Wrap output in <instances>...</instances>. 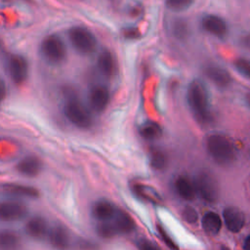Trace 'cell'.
I'll return each mask as SVG.
<instances>
[{
    "label": "cell",
    "instance_id": "6da1fadb",
    "mask_svg": "<svg viewBox=\"0 0 250 250\" xmlns=\"http://www.w3.org/2000/svg\"><path fill=\"white\" fill-rule=\"evenodd\" d=\"M187 100L189 108L198 123L207 124L211 120L208 92L200 80H193L189 83Z\"/></svg>",
    "mask_w": 250,
    "mask_h": 250
},
{
    "label": "cell",
    "instance_id": "7a4b0ae2",
    "mask_svg": "<svg viewBox=\"0 0 250 250\" xmlns=\"http://www.w3.org/2000/svg\"><path fill=\"white\" fill-rule=\"evenodd\" d=\"M207 151L212 159L222 166H229L236 158V151L233 144L225 136L213 134L206 141Z\"/></svg>",
    "mask_w": 250,
    "mask_h": 250
},
{
    "label": "cell",
    "instance_id": "3957f363",
    "mask_svg": "<svg viewBox=\"0 0 250 250\" xmlns=\"http://www.w3.org/2000/svg\"><path fill=\"white\" fill-rule=\"evenodd\" d=\"M63 113L66 119L77 128L87 129L92 125L90 112L75 96H68L63 105Z\"/></svg>",
    "mask_w": 250,
    "mask_h": 250
},
{
    "label": "cell",
    "instance_id": "277c9868",
    "mask_svg": "<svg viewBox=\"0 0 250 250\" xmlns=\"http://www.w3.org/2000/svg\"><path fill=\"white\" fill-rule=\"evenodd\" d=\"M68 38L72 47L82 55L92 54L96 50L97 39L87 27H71L68 30Z\"/></svg>",
    "mask_w": 250,
    "mask_h": 250
},
{
    "label": "cell",
    "instance_id": "5b68a950",
    "mask_svg": "<svg viewBox=\"0 0 250 250\" xmlns=\"http://www.w3.org/2000/svg\"><path fill=\"white\" fill-rule=\"evenodd\" d=\"M43 57L51 63H62L66 58V48L60 36L50 34L41 42L40 46Z\"/></svg>",
    "mask_w": 250,
    "mask_h": 250
},
{
    "label": "cell",
    "instance_id": "8992f818",
    "mask_svg": "<svg viewBox=\"0 0 250 250\" xmlns=\"http://www.w3.org/2000/svg\"><path fill=\"white\" fill-rule=\"evenodd\" d=\"M194 183L196 192L205 201L214 202L219 196V186L216 179L208 172L199 173Z\"/></svg>",
    "mask_w": 250,
    "mask_h": 250
},
{
    "label": "cell",
    "instance_id": "52a82bcc",
    "mask_svg": "<svg viewBox=\"0 0 250 250\" xmlns=\"http://www.w3.org/2000/svg\"><path fill=\"white\" fill-rule=\"evenodd\" d=\"M8 72L15 84H22L28 75V64L26 60L20 55H12L8 59Z\"/></svg>",
    "mask_w": 250,
    "mask_h": 250
},
{
    "label": "cell",
    "instance_id": "ba28073f",
    "mask_svg": "<svg viewBox=\"0 0 250 250\" xmlns=\"http://www.w3.org/2000/svg\"><path fill=\"white\" fill-rule=\"evenodd\" d=\"M27 215V207L18 201H1L0 202V221L16 222Z\"/></svg>",
    "mask_w": 250,
    "mask_h": 250
},
{
    "label": "cell",
    "instance_id": "9c48e42d",
    "mask_svg": "<svg viewBox=\"0 0 250 250\" xmlns=\"http://www.w3.org/2000/svg\"><path fill=\"white\" fill-rule=\"evenodd\" d=\"M223 220L227 229L231 232L240 231L245 224L244 213L235 206H228L224 209Z\"/></svg>",
    "mask_w": 250,
    "mask_h": 250
},
{
    "label": "cell",
    "instance_id": "30bf717a",
    "mask_svg": "<svg viewBox=\"0 0 250 250\" xmlns=\"http://www.w3.org/2000/svg\"><path fill=\"white\" fill-rule=\"evenodd\" d=\"M109 91L103 85H97L92 88L89 95V103L92 109L96 112H103L109 103Z\"/></svg>",
    "mask_w": 250,
    "mask_h": 250
},
{
    "label": "cell",
    "instance_id": "8fae6325",
    "mask_svg": "<svg viewBox=\"0 0 250 250\" xmlns=\"http://www.w3.org/2000/svg\"><path fill=\"white\" fill-rule=\"evenodd\" d=\"M204 30L217 37H224L228 32V25L224 19L216 15H206L201 21Z\"/></svg>",
    "mask_w": 250,
    "mask_h": 250
},
{
    "label": "cell",
    "instance_id": "7c38bea8",
    "mask_svg": "<svg viewBox=\"0 0 250 250\" xmlns=\"http://www.w3.org/2000/svg\"><path fill=\"white\" fill-rule=\"evenodd\" d=\"M107 221H109V223L111 224L116 235L131 232L135 229V223L133 219L123 210L117 209L114 216Z\"/></svg>",
    "mask_w": 250,
    "mask_h": 250
},
{
    "label": "cell",
    "instance_id": "4fadbf2b",
    "mask_svg": "<svg viewBox=\"0 0 250 250\" xmlns=\"http://www.w3.org/2000/svg\"><path fill=\"white\" fill-rule=\"evenodd\" d=\"M48 237L50 244L58 249H64L69 246L70 236L68 229L61 224L55 225L49 231Z\"/></svg>",
    "mask_w": 250,
    "mask_h": 250
},
{
    "label": "cell",
    "instance_id": "5bb4252c",
    "mask_svg": "<svg viewBox=\"0 0 250 250\" xmlns=\"http://www.w3.org/2000/svg\"><path fill=\"white\" fill-rule=\"evenodd\" d=\"M204 73L208 77V79L219 88L225 89L229 87L231 83L230 74L221 66L209 65L205 68Z\"/></svg>",
    "mask_w": 250,
    "mask_h": 250
},
{
    "label": "cell",
    "instance_id": "9a60e30c",
    "mask_svg": "<svg viewBox=\"0 0 250 250\" xmlns=\"http://www.w3.org/2000/svg\"><path fill=\"white\" fill-rule=\"evenodd\" d=\"M42 166L43 164L38 157L33 155H27L18 162L16 169L20 174L23 176L34 177L41 172Z\"/></svg>",
    "mask_w": 250,
    "mask_h": 250
},
{
    "label": "cell",
    "instance_id": "2e32d148",
    "mask_svg": "<svg viewBox=\"0 0 250 250\" xmlns=\"http://www.w3.org/2000/svg\"><path fill=\"white\" fill-rule=\"evenodd\" d=\"M25 231L34 239H42L48 234V223L43 217L34 216L26 222Z\"/></svg>",
    "mask_w": 250,
    "mask_h": 250
},
{
    "label": "cell",
    "instance_id": "e0dca14e",
    "mask_svg": "<svg viewBox=\"0 0 250 250\" xmlns=\"http://www.w3.org/2000/svg\"><path fill=\"white\" fill-rule=\"evenodd\" d=\"M2 190L11 195L21 196L27 198H37L39 197V190L31 186L15 184V183H7L2 185Z\"/></svg>",
    "mask_w": 250,
    "mask_h": 250
},
{
    "label": "cell",
    "instance_id": "ac0fdd59",
    "mask_svg": "<svg viewBox=\"0 0 250 250\" xmlns=\"http://www.w3.org/2000/svg\"><path fill=\"white\" fill-rule=\"evenodd\" d=\"M116 211L117 208L115 205L106 199H100L96 201L92 207V215L99 222L110 220Z\"/></svg>",
    "mask_w": 250,
    "mask_h": 250
},
{
    "label": "cell",
    "instance_id": "d6986e66",
    "mask_svg": "<svg viewBox=\"0 0 250 250\" xmlns=\"http://www.w3.org/2000/svg\"><path fill=\"white\" fill-rule=\"evenodd\" d=\"M100 72L105 77H111L116 70V63L113 55L108 50H103L97 61Z\"/></svg>",
    "mask_w": 250,
    "mask_h": 250
},
{
    "label": "cell",
    "instance_id": "ffe728a7",
    "mask_svg": "<svg viewBox=\"0 0 250 250\" xmlns=\"http://www.w3.org/2000/svg\"><path fill=\"white\" fill-rule=\"evenodd\" d=\"M201 226L207 234L217 235L222 229V219L217 213L209 211L203 215Z\"/></svg>",
    "mask_w": 250,
    "mask_h": 250
},
{
    "label": "cell",
    "instance_id": "44dd1931",
    "mask_svg": "<svg viewBox=\"0 0 250 250\" xmlns=\"http://www.w3.org/2000/svg\"><path fill=\"white\" fill-rule=\"evenodd\" d=\"M175 188L177 193L186 200H191L195 197L196 190L194 183L186 176H180L175 182Z\"/></svg>",
    "mask_w": 250,
    "mask_h": 250
},
{
    "label": "cell",
    "instance_id": "7402d4cb",
    "mask_svg": "<svg viewBox=\"0 0 250 250\" xmlns=\"http://www.w3.org/2000/svg\"><path fill=\"white\" fill-rule=\"evenodd\" d=\"M21 244L20 235L11 229L0 230V249H15Z\"/></svg>",
    "mask_w": 250,
    "mask_h": 250
},
{
    "label": "cell",
    "instance_id": "603a6c76",
    "mask_svg": "<svg viewBox=\"0 0 250 250\" xmlns=\"http://www.w3.org/2000/svg\"><path fill=\"white\" fill-rule=\"evenodd\" d=\"M140 135L146 140H155L161 136L162 130L154 121H146L139 128Z\"/></svg>",
    "mask_w": 250,
    "mask_h": 250
},
{
    "label": "cell",
    "instance_id": "cb8c5ba5",
    "mask_svg": "<svg viewBox=\"0 0 250 250\" xmlns=\"http://www.w3.org/2000/svg\"><path fill=\"white\" fill-rule=\"evenodd\" d=\"M136 193L142 197L143 199L153 202V203H159L161 201V197L158 194V192L151 187H147L145 185H136L134 187Z\"/></svg>",
    "mask_w": 250,
    "mask_h": 250
},
{
    "label": "cell",
    "instance_id": "d4e9b609",
    "mask_svg": "<svg viewBox=\"0 0 250 250\" xmlns=\"http://www.w3.org/2000/svg\"><path fill=\"white\" fill-rule=\"evenodd\" d=\"M193 2L194 0H165L167 8L175 12L187 10L193 4Z\"/></svg>",
    "mask_w": 250,
    "mask_h": 250
},
{
    "label": "cell",
    "instance_id": "484cf974",
    "mask_svg": "<svg viewBox=\"0 0 250 250\" xmlns=\"http://www.w3.org/2000/svg\"><path fill=\"white\" fill-rule=\"evenodd\" d=\"M235 69L243 76L250 79V60L248 59H237L234 62Z\"/></svg>",
    "mask_w": 250,
    "mask_h": 250
},
{
    "label": "cell",
    "instance_id": "4316f807",
    "mask_svg": "<svg viewBox=\"0 0 250 250\" xmlns=\"http://www.w3.org/2000/svg\"><path fill=\"white\" fill-rule=\"evenodd\" d=\"M166 157L163 154V152L159 151V150H155L152 152L151 154V166L154 169L157 170H161L166 166Z\"/></svg>",
    "mask_w": 250,
    "mask_h": 250
},
{
    "label": "cell",
    "instance_id": "83f0119b",
    "mask_svg": "<svg viewBox=\"0 0 250 250\" xmlns=\"http://www.w3.org/2000/svg\"><path fill=\"white\" fill-rule=\"evenodd\" d=\"M183 217H184L185 221H187L189 224H193V223L197 222V220H198L197 212L195 211L194 208H192L190 206H187L184 208Z\"/></svg>",
    "mask_w": 250,
    "mask_h": 250
},
{
    "label": "cell",
    "instance_id": "f1b7e54d",
    "mask_svg": "<svg viewBox=\"0 0 250 250\" xmlns=\"http://www.w3.org/2000/svg\"><path fill=\"white\" fill-rule=\"evenodd\" d=\"M174 33L179 38H185L188 34V26L185 21H178L174 24Z\"/></svg>",
    "mask_w": 250,
    "mask_h": 250
},
{
    "label": "cell",
    "instance_id": "f546056e",
    "mask_svg": "<svg viewBox=\"0 0 250 250\" xmlns=\"http://www.w3.org/2000/svg\"><path fill=\"white\" fill-rule=\"evenodd\" d=\"M157 229H158V231H159V234H160L162 240L167 244V246L170 247V248H172V249H177V248H178L177 245L174 243V241L172 240V238L167 234V232L164 230V229H163L161 226H158Z\"/></svg>",
    "mask_w": 250,
    "mask_h": 250
},
{
    "label": "cell",
    "instance_id": "4dcf8cb0",
    "mask_svg": "<svg viewBox=\"0 0 250 250\" xmlns=\"http://www.w3.org/2000/svg\"><path fill=\"white\" fill-rule=\"evenodd\" d=\"M137 246H138V248L143 249V250H155V249H158V246L155 243H153V242H151V241H149L147 239H145V238L139 239L137 241Z\"/></svg>",
    "mask_w": 250,
    "mask_h": 250
},
{
    "label": "cell",
    "instance_id": "1f68e13d",
    "mask_svg": "<svg viewBox=\"0 0 250 250\" xmlns=\"http://www.w3.org/2000/svg\"><path fill=\"white\" fill-rule=\"evenodd\" d=\"M123 34L126 38H129V39H136L140 36V32L137 28H134V27H129V28H126L124 31H123Z\"/></svg>",
    "mask_w": 250,
    "mask_h": 250
},
{
    "label": "cell",
    "instance_id": "d6a6232c",
    "mask_svg": "<svg viewBox=\"0 0 250 250\" xmlns=\"http://www.w3.org/2000/svg\"><path fill=\"white\" fill-rule=\"evenodd\" d=\"M7 95V87L4 80L0 77V102L5 99Z\"/></svg>",
    "mask_w": 250,
    "mask_h": 250
},
{
    "label": "cell",
    "instance_id": "836d02e7",
    "mask_svg": "<svg viewBox=\"0 0 250 250\" xmlns=\"http://www.w3.org/2000/svg\"><path fill=\"white\" fill-rule=\"evenodd\" d=\"M243 248L246 250H250V234L245 238L243 243Z\"/></svg>",
    "mask_w": 250,
    "mask_h": 250
},
{
    "label": "cell",
    "instance_id": "e575fe53",
    "mask_svg": "<svg viewBox=\"0 0 250 250\" xmlns=\"http://www.w3.org/2000/svg\"><path fill=\"white\" fill-rule=\"evenodd\" d=\"M244 43H245V46L250 47V37H245V39H244Z\"/></svg>",
    "mask_w": 250,
    "mask_h": 250
},
{
    "label": "cell",
    "instance_id": "d590c367",
    "mask_svg": "<svg viewBox=\"0 0 250 250\" xmlns=\"http://www.w3.org/2000/svg\"><path fill=\"white\" fill-rule=\"evenodd\" d=\"M245 99H246V103H247V104L250 106V93H248V94L246 95Z\"/></svg>",
    "mask_w": 250,
    "mask_h": 250
},
{
    "label": "cell",
    "instance_id": "8d00e7d4",
    "mask_svg": "<svg viewBox=\"0 0 250 250\" xmlns=\"http://www.w3.org/2000/svg\"><path fill=\"white\" fill-rule=\"evenodd\" d=\"M112 3H117L119 0H110Z\"/></svg>",
    "mask_w": 250,
    "mask_h": 250
}]
</instances>
